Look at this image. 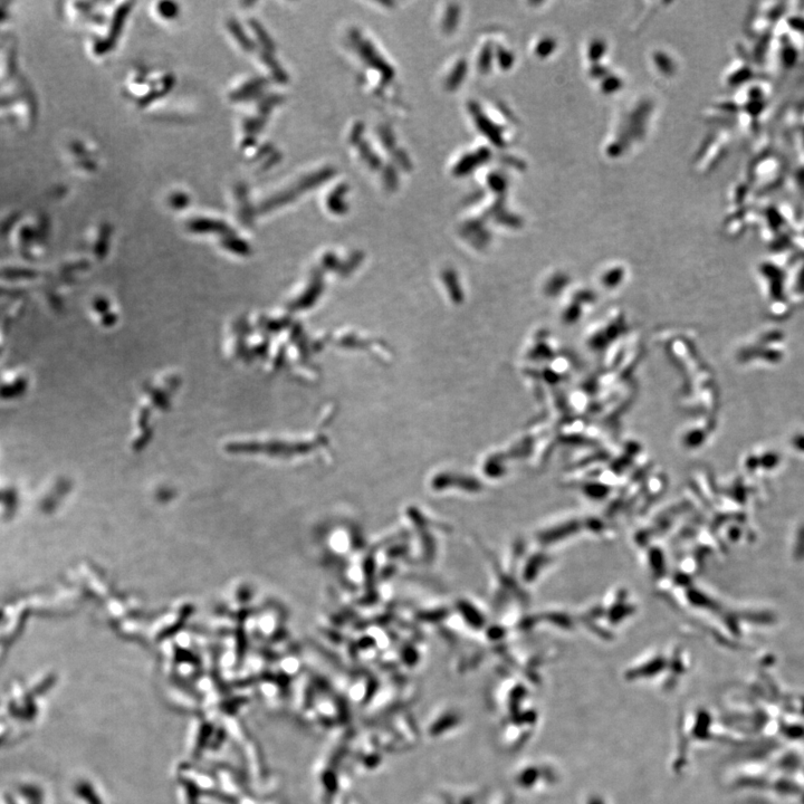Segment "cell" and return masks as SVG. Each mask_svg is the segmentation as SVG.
<instances>
[{
    "label": "cell",
    "mask_w": 804,
    "mask_h": 804,
    "mask_svg": "<svg viewBox=\"0 0 804 804\" xmlns=\"http://www.w3.org/2000/svg\"><path fill=\"white\" fill-rule=\"evenodd\" d=\"M0 804H8L6 800L0 799Z\"/></svg>",
    "instance_id": "obj_2"
},
{
    "label": "cell",
    "mask_w": 804,
    "mask_h": 804,
    "mask_svg": "<svg viewBox=\"0 0 804 804\" xmlns=\"http://www.w3.org/2000/svg\"><path fill=\"white\" fill-rule=\"evenodd\" d=\"M487 796L490 794L483 788L449 786L433 791L421 804H485Z\"/></svg>",
    "instance_id": "obj_1"
}]
</instances>
